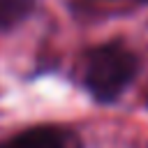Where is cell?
<instances>
[{
	"mask_svg": "<svg viewBox=\"0 0 148 148\" xmlns=\"http://www.w3.org/2000/svg\"><path fill=\"white\" fill-rule=\"evenodd\" d=\"M139 72L136 56L123 44H102L86 53L83 86L102 104L116 102Z\"/></svg>",
	"mask_w": 148,
	"mask_h": 148,
	"instance_id": "cell-1",
	"label": "cell"
},
{
	"mask_svg": "<svg viewBox=\"0 0 148 148\" xmlns=\"http://www.w3.org/2000/svg\"><path fill=\"white\" fill-rule=\"evenodd\" d=\"M0 148H69V134L62 132L60 127L39 125L2 141Z\"/></svg>",
	"mask_w": 148,
	"mask_h": 148,
	"instance_id": "cell-2",
	"label": "cell"
},
{
	"mask_svg": "<svg viewBox=\"0 0 148 148\" xmlns=\"http://www.w3.org/2000/svg\"><path fill=\"white\" fill-rule=\"evenodd\" d=\"M35 0H0V28H9L18 23L25 14H30Z\"/></svg>",
	"mask_w": 148,
	"mask_h": 148,
	"instance_id": "cell-3",
	"label": "cell"
}]
</instances>
